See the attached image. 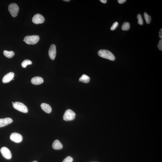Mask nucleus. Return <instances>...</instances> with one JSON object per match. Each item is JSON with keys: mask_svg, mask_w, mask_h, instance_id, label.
Instances as JSON below:
<instances>
[{"mask_svg": "<svg viewBox=\"0 0 162 162\" xmlns=\"http://www.w3.org/2000/svg\"><path fill=\"white\" fill-rule=\"evenodd\" d=\"M32 162H37V161H33Z\"/></svg>", "mask_w": 162, "mask_h": 162, "instance_id": "nucleus-28", "label": "nucleus"}, {"mask_svg": "<svg viewBox=\"0 0 162 162\" xmlns=\"http://www.w3.org/2000/svg\"><path fill=\"white\" fill-rule=\"evenodd\" d=\"M63 1L65 2H69L70 1V0H64Z\"/></svg>", "mask_w": 162, "mask_h": 162, "instance_id": "nucleus-27", "label": "nucleus"}, {"mask_svg": "<svg viewBox=\"0 0 162 162\" xmlns=\"http://www.w3.org/2000/svg\"><path fill=\"white\" fill-rule=\"evenodd\" d=\"M12 122V119L10 118L0 119V128L7 126Z\"/></svg>", "mask_w": 162, "mask_h": 162, "instance_id": "nucleus-11", "label": "nucleus"}, {"mask_svg": "<svg viewBox=\"0 0 162 162\" xmlns=\"http://www.w3.org/2000/svg\"><path fill=\"white\" fill-rule=\"evenodd\" d=\"M53 149L56 150H60L62 148L63 146L62 143L58 140H56L53 142L52 144Z\"/></svg>", "mask_w": 162, "mask_h": 162, "instance_id": "nucleus-14", "label": "nucleus"}, {"mask_svg": "<svg viewBox=\"0 0 162 162\" xmlns=\"http://www.w3.org/2000/svg\"><path fill=\"white\" fill-rule=\"evenodd\" d=\"M100 1L102 3L105 4L107 3V0H100Z\"/></svg>", "mask_w": 162, "mask_h": 162, "instance_id": "nucleus-26", "label": "nucleus"}, {"mask_svg": "<svg viewBox=\"0 0 162 162\" xmlns=\"http://www.w3.org/2000/svg\"><path fill=\"white\" fill-rule=\"evenodd\" d=\"M13 106L16 109L23 113H27L28 112L27 107L23 103L18 102H15L13 104Z\"/></svg>", "mask_w": 162, "mask_h": 162, "instance_id": "nucleus-4", "label": "nucleus"}, {"mask_svg": "<svg viewBox=\"0 0 162 162\" xmlns=\"http://www.w3.org/2000/svg\"><path fill=\"white\" fill-rule=\"evenodd\" d=\"M98 54L102 58L114 61L115 59L114 55L110 51L106 50H100L98 51Z\"/></svg>", "mask_w": 162, "mask_h": 162, "instance_id": "nucleus-1", "label": "nucleus"}, {"mask_svg": "<svg viewBox=\"0 0 162 162\" xmlns=\"http://www.w3.org/2000/svg\"><path fill=\"white\" fill-rule=\"evenodd\" d=\"M32 21L35 24H39L43 23L45 21V18L42 15L36 14L34 15L32 18Z\"/></svg>", "mask_w": 162, "mask_h": 162, "instance_id": "nucleus-6", "label": "nucleus"}, {"mask_svg": "<svg viewBox=\"0 0 162 162\" xmlns=\"http://www.w3.org/2000/svg\"><path fill=\"white\" fill-rule=\"evenodd\" d=\"M12 80H14V79H12Z\"/></svg>", "mask_w": 162, "mask_h": 162, "instance_id": "nucleus-30", "label": "nucleus"}, {"mask_svg": "<svg viewBox=\"0 0 162 162\" xmlns=\"http://www.w3.org/2000/svg\"><path fill=\"white\" fill-rule=\"evenodd\" d=\"M73 159L71 156H68L66 157L62 162H72Z\"/></svg>", "mask_w": 162, "mask_h": 162, "instance_id": "nucleus-21", "label": "nucleus"}, {"mask_svg": "<svg viewBox=\"0 0 162 162\" xmlns=\"http://www.w3.org/2000/svg\"><path fill=\"white\" fill-rule=\"evenodd\" d=\"M39 39V36L37 35L27 36L25 37L23 40L28 45H35L37 43Z\"/></svg>", "mask_w": 162, "mask_h": 162, "instance_id": "nucleus-2", "label": "nucleus"}, {"mask_svg": "<svg viewBox=\"0 0 162 162\" xmlns=\"http://www.w3.org/2000/svg\"><path fill=\"white\" fill-rule=\"evenodd\" d=\"M126 1V0H118V2L119 4H123Z\"/></svg>", "mask_w": 162, "mask_h": 162, "instance_id": "nucleus-25", "label": "nucleus"}, {"mask_svg": "<svg viewBox=\"0 0 162 162\" xmlns=\"http://www.w3.org/2000/svg\"><path fill=\"white\" fill-rule=\"evenodd\" d=\"M144 16L145 21H146L147 23L148 24H149L150 23L151 20V17L146 12L144 13Z\"/></svg>", "mask_w": 162, "mask_h": 162, "instance_id": "nucleus-19", "label": "nucleus"}, {"mask_svg": "<svg viewBox=\"0 0 162 162\" xmlns=\"http://www.w3.org/2000/svg\"><path fill=\"white\" fill-rule=\"evenodd\" d=\"M159 37L160 38L162 39V29H161L159 33Z\"/></svg>", "mask_w": 162, "mask_h": 162, "instance_id": "nucleus-24", "label": "nucleus"}, {"mask_svg": "<svg viewBox=\"0 0 162 162\" xmlns=\"http://www.w3.org/2000/svg\"><path fill=\"white\" fill-rule=\"evenodd\" d=\"M40 107L42 110L47 113H50L52 111V108L49 104L45 103H42L40 105Z\"/></svg>", "mask_w": 162, "mask_h": 162, "instance_id": "nucleus-13", "label": "nucleus"}, {"mask_svg": "<svg viewBox=\"0 0 162 162\" xmlns=\"http://www.w3.org/2000/svg\"><path fill=\"white\" fill-rule=\"evenodd\" d=\"M118 23L117 22H115L112 25V26L110 28V29L111 30H114L117 28V27L118 26Z\"/></svg>", "mask_w": 162, "mask_h": 162, "instance_id": "nucleus-22", "label": "nucleus"}, {"mask_svg": "<svg viewBox=\"0 0 162 162\" xmlns=\"http://www.w3.org/2000/svg\"><path fill=\"white\" fill-rule=\"evenodd\" d=\"M1 152L2 155L5 159H10L12 158L11 152L9 149L5 147H3L1 149Z\"/></svg>", "mask_w": 162, "mask_h": 162, "instance_id": "nucleus-7", "label": "nucleus"}, {"mask_svg": "<svg viewBox=\"0 0 162 162\" xmlns=\"http://www.w3.org/2000/svg\"><path fill=\"white\" fill-rule=\"evenodd\" d=\"M158 48L160 50H162V39L160 40L158 45Z\"/></svg>", "mask_w": 162, "mask_h": 162, "instance_id": "nucleus-23", "label": "nucleus"}, {"mask_svg": "<svg viewBox=\"0 0 162 162\" xmlns=\"http://www.w3.org/2000/svg\"><path fill=\"white\" fill-rule=\"evenodd\" d=\"M90 77L87 75H83L82 77L79 78V82L87 83H89L90 81Z\"/></svg>", "mask_w": 162, "mask_h": 162, "instance_id": "nucleus-15", "label": "nucleus"}, {"mask_svg": "<svg viewBox=\"0 0 162 162\" xmlns=\"http://www.w3.org/2000/svg\"><path fill=\"white\" fill-rule=\"evenodd\" d=\"M32 62L31 61L28 60H26L23 61L21 63L22 67L23 68H26L27 65H31Z\"/></svg>", "mask_w": 162, "mask_h": 162, "instance_id": "nucleus-18", "label": "nucleus"}, {"mask_svg": "<svg viewBox=\"0 0 162 162\" xmlns=\"http://www.w3.org/2000/svg\"><path fill=\"white\" fill-rule=\"evenodd\" d=\"M130 27V23L128 22H125L123 23L122 26L121 28L123 31H127L129 29Z\"/></svg>", "mask_w": 162, "mask_h": 162, "instance_id": "nucleus-17", "label": "nucleus"}, {"mask_svg": "<svg viewBox=\"0 0 162 162\" xmlns=\"http://www.w3.org/2000/svg\"><path fill=\"white\" fill-rule=\"evenodd\" d=\"M12 103L13 104H14V102H12Z\"/></svg>", "mask_w": 162, "mask_h": 162, "instance_id": "nucleus-29", "label": "nucleus"}, {"mask_svg": "<svg viewBox=\"0 0 162 162\" xmlns=\"http://www.w3.org/2000/svg\"><path fill=\"white\" fill-rule=\"evenodd\" d=\"M75 115L76 114L73 110L68 109L64 113L63 119L64 120L67 121L73 120L75 119Z\"/></svg>", "mask_w": 162, "mask_h": 162, "instance_id": "nucleus-5", "label": "nucleus"}, {"mask_svg": "<svg viewBox=\"0 0 162 162\" xmlns=\"http://www.w3.org/2000/svg\"><path fill=\"white\" fill-rule=\"evenodd\" d=\"M56 46L54 44H53L51 46L48 51L49 56L51 60H54L56 56Z\"/></svg>", "mask_w": 162, "mask_h": 162, "instance_id": "nucleus-9", "label": "nucleus"}, {"mask_svg": "<svg viewBox=\"0 0 162 162\" xmlns=\"http://www.w3.org/2000/svg\"><path fill=\"white\" fill-rule=\"evenodd\" d=\"M8 10L11 15L13 17H16L17 16L19 12V8L18 5L15 3L11 4L9 5Z\"/></svg>", "mask_w": 162, "mask_h": 162, "instance_id": "nucleus-3", "label": "nucleus"}, {"mask_svg": "<svg viewBox=\"0 0 162 162\" xmlns=\"http://www.w3.org/2000/svg\"><path fill=\"white\" fill-rule=\"evenodd\" d=\"M44 82L43 79L40 77H36L33 78L31 80L32 83L35 85H38Z\"/></svg>", "mask_w": 162, "mask_h": 162, "instance_id": "nucleus-12", "label": "nucleus"}, {"mask_svg": "<svg viewBox=\"0 0 162 162\" xmlns=\"http://www.w3.org/2000/svg\"><path fill=\"white\" fill-rule=\"evenodd\" d=\"M3 54L5 56L8 58H11L14 56V53L13 51L5 50L3 51Z\"/></svg>", "mask_w": 162, "mask_h": 162, "instance_id": "nucleus-16", "label": "nucleus"}, {"mask_svg": "<svg viewBox=\"0 0 162 162\" xmlns=\"http://www.w3.org/2000/svg\"><path fill=\"white\" fill-rule=\"evenodd\" d=\"M137 18L138 19V23L140 25H142L143 24V21L141 15L140 14H138Z\"/></svg>", "mask_w": 162, "mask_h": 162, "instance_id": "nucleus-20", "label": "nucleus"}, {"mask_svg": "<svg viewBox=\"0 0 162 162\" xmlns=\"http://www.w3.org/2000/svg\"><path fill=\"white\" fill-rule=\"evenodd\" d=\"M11 140L16 143L21 142L22 141V136L19 133L14 132L11 134L10 136Z\"/></svg>", "mask_w": 162, "mask_h": 162, "instance_id": "nucleus-8", "label": "nucleus"}, {"mask_svg": "<svg viewBox=\"0 0 162 162\" xmlns=\"http://www.w3.org/2000/svg\"><path fill=\"white\" fill-rule=\"evenodd\" d=\"M14 75V73L13 72H10L7 74L3 77V82L4 83H7L10 82L13 79Z\"/></svg>", "mask_w": 162, "mask_h": 162, "instance_id": "nucleus-10", "label": "nucleus"}]
</instances>
